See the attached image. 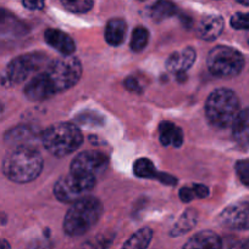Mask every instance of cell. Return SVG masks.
<instances>
[{
    "label": "cell",
    "mask_w": 249,
    "mask_h": 249,
    "mask_svg": "<svg viewBox=\"0 0 249 249\" xmlns=\"http://www.w3.org/2000/svg\"><path fill=\"white\" fill-rule=\"evenodd\" d=\"M43 169V158L31 146H17L5 156L2 173L7 179L17 184L33 181Z\"/></svg>",
    "instance_id": "1"
},
{
    "label": "cell",
    "mask_w": 249,
    "mask_h": 249,
    "mask_svg": "<svg viewBox=\"0 0 249 249\" xmlns=\"http://www.w3.org/2000/svg\"><path fill=\"white\" fill-rule=\"evenodd\" d=\"M103 204L98 198L84 196L73 202L63 219V231L68 236L84 235L99 221L103 215Z\"/></svg>",
    "instance_id": "2"
},
{
    "label": "cell",
    "mask_w": 249,
    "mask_h": 249,
    "mask_svg": "<svg viewBox=\"0 0 249 249\" xmlns=\"http://www.w3.org/2000/svg\"><path fill=\"white\" fill-rule=\"evenodd\" d=\"M41 139L45 150L56 157H65L75 152L83 141L82 133L72 123L54 124L43 131Z\"/></svg>",
    "instance_id": "3"
},
{
    "label": "cell",
    "mask_w": 249,
    "mask_h": 249,
    "mask_svg": "<svg viewBox=\"0 0 249 249\" xmlns=\"http://www.w3.org/2000/svg\"><path fill=\"white\" fill-rule=\"evenodd\" d=\"M239 112V100L229 89H216L209 95L205 104V114L210 124L217 128L231 126Z\"/></svg>",
    "instance_id": "4"
},
{
    "label": "cell",
    "mask_w": 249,
    "mask_h": 249,
    "mask_svg": "<svg viewBox=\"0 0 249 249\" xmlns=\"http://www.w3.org/2000/svg\"><path fill=\"white\" fill-rule=\"evenodd\" d=\"M207 65L209 72L215 77L232 78L243 70L244 57L236 49L219 45L209 53Z\"/></svg>",
    "instance_id": "5"
},
{
    "label": "cell",
    "mask_w": 249,
    "mask_h": 249,
    "mask_svg": "<svg viewBox=\"0 0 249 249\" xmlns=\"http://www.w3.org/2000/svg\"><path fill=\"white\" fill-rule=\"evenodd\" d=\"M55 92L65 91L78 83L82 75V65L75 56H63L53 61L45 71Z\"/></svg>",
    "instance_id": "6"
},
{
    "label": "cell",
    "mask_w": 249,
    "mask_h": 249,
    "mask_svg": "<svg viewBox=\"0 0 249 249\" xmlns=\"http://www.w3.org/2000/svg\"><path fill=\"white\" fill-rule=\"evenodd\" d=\"M95 177L76 174L70 172L56 181L54 186V195L63 203H73L92 191L95 186Z\"/></svg>",
    "instance_id": "7"
},
{
    "label": "cell",
    "mask_w": 249,
    "mask_h": 249,
    "mask_svg": "<svg viewBox=\"0 0 249 249\" xmlns=\"http://www.w3.org/2000/svg\"><path fill=\"white\" fill-rule=\"evenodd\" d=\"M46 65L43 53H26L14 58L6 68V78L10 84H20Z\"/></svg>",
    "instance_id": "8"
},
{
    "label": "cell",
    "mask_w": 249,
    "mask_h": 249,
    "mask_svg": "<svg viewBox=\"0 0 249 249\" xmlns=\"http://www.w3.org/2000/svg\"><path fill=\"white\" fill-rule=\"evenodd\" d=\"M107 162L109 160L104 153L98 152V151H85L76 156V158L71 163L70 172L95 177L106 169Z\"/></svg>",
    "instance_id": "9"
},
{
    "label": "cell",
    "mask_w": 249,
    "mask_h": 249,
    "mask_svg": "<svg viewBox=\"0 0 249 249\" xmlns=\"http://www.w3.org/2000/svg\"><path fill=\"white\" fill-rule=\"evenodd\" d=\"M219 221L232 230H248L249 202H238L225 208L219 215Z\"/></svg>",
    "instance_id": "10"
},
{
    "label": "cell",
    "mask_w": 249,
    "mask_h": 249,
    "mask_svg": "<svg viewBox=\"0 0 249 249\" xmlns=\"http://www.w3.org/2000/svg\"><path fill=\"white\" fill-rule=\"evenodd\" d=\"M56 94L45 72L36 74L24 87V95L31 101H43Z\"/></svg>",
    "instance_id": "11"
},
{
    "label": "cell",
    "mask_w": 249,
    "mask_h": 249,
    "mask_svg": "<svg viewBox=\"0 0 249 249\" xmlns=\"http://www.w3.org/2000/svg\"><path fill=\"white\" fill-rule=\"evenodd\" d=\"M195 61V51L194 49L187 48L178 50L176 53H171L170 57L167 58L166 62V67L170 72L175 73V74H185L186 71L189 70L193 66Z\"/></svg>",
    "instance_id": "12"
},
{
    "label": "cell",
    "mask_w": 249,
    "mask_h": 249,
    "mask_svg": "<svg viewBox=\"0 0 249 249\" xmlns=\"http://www.w3.org/2000/svg\"><path fill=\"white\" fill-rule=\"evenodd\" d=\"M44 39L51 48L55 49L63 56L72 55L76 50L75 41L72 40V38L59 29H46L44 33Z\"/></svg>",
    "instance_id": "13"
},
{
    "label": "cell",
    "mask_w": 249,
    "mask_h": 249,
    "mask_svg": "<svg viewBox=\"0 0 249 249\" xmlns=\"http://www.w3.org/2000/svg\"><path fill=\"white\" fill-rule=\"evenodd\" d=\"M133 173L136 177L143 178V179H158L163 184L166 185H175L176 179L168 174L159 173L154 167L153 162L148 158H139L134 162Z\"/></svg>",
    "instance_id": "14"
},
{
    "label": "cell",
    "mask_w": 249,
    "mask_h": 249,
    "mask_svg": "<svg viewBox=\"0 0 249 249\" xmlns=\"http://www.w3.org/2000/svg\"><path fill=\"white\" fill-rule=\"evenodd\" d=\"M224 19L216 15H209L202 18L197 27V34L205 41L215 40L224 31Z\"/></svg>",
    "instance_id": "15"
},
{
    "label": "cell",
    "mask_w": 249,
    "mask_h": 249,
    "mask_svg": "<svg viewBox=\"0 0 249 249\" xmlns=\"http://www.w3.org/2000/svg\"><path fill=\"white\" fill-rule=\"evenodd\" d=\"M222 242L219 235L212 231H202L195 233L186 242L182 249H221Z\"/></svg>",
    "instance_id": "16"
},
{
    "label": "cell",
    "mask_w": 249,
    "mask_h": 249,
    "mask_svg": "<svg viewBox=\"0 0 249 249\" xmlns=\"http://www.w3.org/2000/svg\"><path fill=\"white\" fill-rule=\"evenodd\" d=\"M37 138V130L28 125H19L10 129L5 134V141L7 143L17 146H29V142Z\"/></svg>",
    "instance_id": "17"
},
{
    "label": "cell",
    "mask_w": 249,
    "mask_h": 249,
    "mask_svg": "<svg viewBox=\"0 0 249 249\" xmlns=\"http://www.w3.org/2000/svg\"><path fill=\"white\" fill-rule=\"evenodd\" d=\"M160 142L164 146H175L180 147L183 143V133L176 124L171 122H163L159 126Z\"/></svg>",
    "instance_id": "18"
},
{
    "label": "cell",
    "mask_w": 249,
    "mask_h": 249,
    "mask_svg": "<svg viewBox=\"0 0 249 249\" xmlns=\"http://www.w3.org/2000/svg\"><path fill=\"white\" fill-rule=\"evenodd\" d=\"M126 22L121 18H112L105 27V40L112 46H119L124 43L126 36Z\"/></svg>",
    "instance_id": "19"
},
{
    "label": "cell",
    "mask_w": 249,
    "mask_h": 249,
    "mask_svg": "<svg viewBox=\"0 0 249 249\" xmlns=\"http://www.w3.org/2000/svg\"><path fill=\"white\" fill-rule=\"evenodd\" d=\"M233 136L243 143H249V108L239 111L232 123Z\"/></svg>",
    "instance_id": "20"
},
{
    "label": "cell",
    "mask_w": 249,
    "mask_h": 249,
    "mask_svg": "<svg viewBox=\"0 0 249 249\" xmlns=\"http://www.w3.org/2000/svg\"><path fill=\"white\" fill-rule=\"evenodd\" d=\"M197 220H198L197 212L193 211V209H188V211H186L185 213L180 216L177 223L173 225L170 235L172 236V237H180V236L189 232V231L197 225Z\"/></svg>",
    "instance_id": "21"
},
{
    "label": "cell",
    "mask_w": 249,
    "mask_h": 249,
    "mask_svg": "<svg viewBox=\"0 0 249 249\" xmlns=\"http://www.w3.org/2000/svg\"><path fill=\"white\" fill-rule=\"evenodd\" d=\"M177 12V7L171 0H158L150 7V16L155 21L160 22L166 18H170Z\"/></svg>",
    "instance_id": "22"
},
{
    "label": "cell",
    "mask_w": 249,
    "mask_h": 249,
    "mask_svg": "<svg viewBox=\"0 0 249 249\" xmlns=\"http://www.w3.org/2000/svg\"><path fill=\"white\" fill-rule=\"evenodd\" d=\"M153 238V231L149 228H143L131 236L124 245V249H146Z\"/></svg>",
    "instance_id": "23"
},
{
    "label": "cell",
    "mask_w": 249,
    "mask_h": 249,
    "mask_svg": "<svg viewBox=\"0 0 249 249\" xmlns=\"http://www.w3.org/2000/svg\"><path fill=\"white\" fill-rule=\"evenodd\" d=\"M209 195L207 186L200 184H194L189 187H183L180 190V198L182 202H190L194 198H204Z\"/></svg>",
    "instance_id": "24"
},
{
    "label": "cell",
    "mask_w": 249,
    "mask_h": 249,
    "mask_svg": "<svg viewBox=\"0 0 249 249\" xmlns=\"http://www.w3.org/2000/svg\"><path fill=\"white\" fill-rule=\"evenodd\" d=\"M149 40V32L148 29L144 28V27L138 26L137 28H134L133 33H132L131 38V49L136 53L143 50L146 46Z\"/></svg>",
    "instance_id": "25"
},
{
    "label": "cell",
    "mask_w": 249,
    "mask_h": 249,
    "mask_svg": "<svg viewBox=\"0 0 249 249\" xmlns=\"http://www.w3.org/2000/svg\"><path fill=\"white\" fill-rule=\"evenodd\" d=\"M112 240H114L112 233H100L88 240L82 246V249H107L112 243Z\"/></svg>",
    "instance_id": "26"
},
{
    "label": "cell",
    "mask_w": 249,
    "mask_h": 249,
    "mask_svg": "<svg viewBox=\"0 0 249 249\" xmlns=\"http://www.w3.org/2000/svg\"><path fill=\"white\" fill-rule=\"evenodd\" d=\"M63 6L71 12L83 14L92 9L93 0H60Z\"/></svg>",
    "instance_id": "27"
},
{
    "label": "cell",
    "mask_w": 249,
    "mask_h": 249,
    "mask_svg": "<svg viewBox=\"0 0 249 249\" xmlns=\"http://www.w3.org/2000/svg\"><path fill=\"white\" fill-rule=\"evenodd\" d=\"M232 28L238 31H249V12H237L231 17Z\"/></svg>",
    "instance_id": "28"
},
{
    "label": "cell",
    "mask_w": 249,
    "mask_h": 249,
    "mask_svg": "<svg viewBox=\"0 0 249 249\" xmlns=\"http://www.w3.org/2000/svg\"><path fill=\"white\" fill-rule=\"evenodd\" d=\"M236 173L243 185L249 187V160H242L236 163Z\"/></svg>",
    "instance_id": "29"
},
{
    "label": "cell",
    "mask_w": 249,
    "mask_h": 249,
    "mask_svg": "<svg viewBox=\"0 0 249 249\" xmlns=\"http://www.w3.org/2000/svg\"><path fill=\"white\" fill-rule=\"evenodd\" d=\"M78 122L83 125H102L104 119L94 112H84L78 116Z\"/></svg>",
    "instance_id": "30"
},
{
    "label": "cell",
    "mask_w": 249,
    "mask_h": 249,
    "mask_svg": "<svg viewBox=\"0 0 249 249\" xmlns=\"http://www.w3.org/2000/svg\"><path fill=\"white\" fill-rule=\"evenodd\" d=\"M124 88L129 91H133V92H142V85L139 84L138 79L134 77H128L126 78V80L124 82Z\"/></svg>",
    "instance_id": "31"
},
{
    "label": "cell",
    "mask_w": 249,
    "mask_h": 249,
    "mask_svg": "<svg viewBox=\"0 0 249 249\" xmlns=\"http://www.w3.org/2000/svg\"><path fill=\"white\" fill-rule=\"evenodd\" d=\"M22 4L29 10H41L43 9L45 0H22Z\"/></svg>",
    "instance_id": "32"
},
{
    "label": "cell",
    "mask_w": 249,
    "mask_h": 249,
    "mask_svg": "<svg viewBox=\"0 0 249 249\" xmlns=\"http://www.w3.org/2000/svg\"><path fill=\"white\" fill-rule=\"evenodd\" d=\"M229 249H249V240L239 241V242L234 243L233 246H231Z\"/></svg>",
    "instance_id": "33"
},
{
    "label": "cell",
    "mask_w": 249,
    "mask_h": 249,
    "mask_svg": "<svg viewBox=\"0 0 249 249\" xmlns=\"http://www.w3.org/2000/svg\"><path fill=\"white\" fill-rule=\"evenodd\" d=\"M0 249H11V246L6 240H0Z\"/></svg>",
    "instance_id": "34"
},
{
    "label": "cell",
    "mask_w": 249,
    "mask_h": 249,
    "mask_svg": "<svg viewBox=\"0 0 249 249\" xmlns=\"http://www.w3.org/2000/svg\"><path fill=\"white\" fill-rule=\"evenodd\" d=\"M236 1L242 5H247V6H249V0H236Z\"/></svg>",
    "instance_id": "35"
},
{
    "label": "cell",
    "mask_w": 249,
    "mask_h": 249,
    "mask_svg": "<svg viewBox=\"0 0 249 249\" xmlns=\"http://www.w3.org/2000/svg\"><path fill=\"white\" fill-rule=\"evenodd\" d=\"M2 112H4V106H2V104L0 102V116L2 114Z\"/></svg>",
    "instance_id": "36"
},
{
    "label": "cell",
    "mask_w": 249,
    "mask_h": 249,
    "mask_svg": "<svg viewBox=\"0 0 249 249\" xmlns=\"http://www.w3.org/2000/svg\"><path fill=\"white\" fill-rule=\"evenodd\" d=\"M247 40H248V43H249V34H248V38H247Z\"/></svg>",
    "instance_id": "37"
}]
</instances>
